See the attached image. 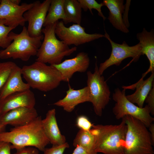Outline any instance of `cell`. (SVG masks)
Returning <instances> with one entry per match:
<instances>
[{"label":"cell","mask_w":154,"mask_h":154,"mask_svg":"<svg viewBox=\"0 0 154 154\" xmlns=\"http://www.w3.org/2000/svg\"><path fill=\"white\" fill-rule=\"evenodd\" d=\"M105 37L108 40L111 44L112 51L109 57L101 63L98 67V71L101 75L110 66L113 65L119 66L122 61L126 58L131 57L134 62H136L143 55L142 47L140 43L132 46H129L125 41L122 44H118L111 39L105 31Z\"/></svg>","instance_id":"9c48e42d"},{"label":"cell","mask_w":154,"mask_h":154,"mask_svg":"<svg viewBox=\"0 0 154 154\" xmlns=\"http://www.w3.org/2000/svg\"><path fill=\"white\" fill-rule=\"evenodd\" d=\"M144 77L142 78L136 83L129 86H123V89L126 90L136 89L133 94L126 95L127 98L133 104H137L139 107H143L145 99L154 85V72L147 79L144 80Z\"/></svg>","instance_id":"e0dca14e"},{"label":"cell","mask_w":154,"mask_h":154,"mask_svg":"<svg viewBox=\"0 0 154 154\" xmlns=\"http://www.w3.org/2000/svg\"><path fill=\"white\" fill-rule=\"evenodd\" d=\"M51 0H46L42 2L37 1L33 6L23 14V17L28 23L27 28L29 35L37 37L42 35V27L48 11Z\"/></svg>","instance_id":"8fae6325"},{"label":"cell","mask_w":154,"mask_h":154,"mask_svg":"<svg viewBox=\"0 0 154 154\" xmlns=\"http://www.w3.org/2000/svg\"><path fill=\"white\" fill-rule=\"evenodd\" d=\"M42 122L44 131L50 143L52 145H60L66 142L65 136L62 134L58 127L55 109L48 111Z\"/></svg>","instance_id":"ac0fdd59"},{"label":"cell","mask_w":154,"mask_h":154,"mask_svg":"<svg viewBox=\"0 0 154 154\" xmlns=\"http://www.w3.org/2000/svg\"><path fill=\"white\" fill-rule=\"evenodd\" d=\"M64 7L67 23L72 22L80 25L82 9L78 0H64Z\"/></svg>","instance_id":"cb8c5ba5"},{"label":"cell","mask_w":154,"mask_h":154,"mask_svg":"<svg viewBox=\"0 0 154 154\" xmlns=\"http://www.w3.org/2000/svg\"><path fill=\"white\" fill-rule=\"evenodd\" d=\"M18 66L11 61L0 62V90Z\"/></svg>","instance_id":"d4e9b609"},{"label":"cell","mask_w":154,"mask_h":154,"mask_svg":"<svg viewBox=\"0 0 154 154\" xmlns=\"http://www.w3.org/2000/svg\"><path fill=\"white\" fill-rule=\"evenodd\" d=\"M5 20L0 19V47L3 49L7 47L13 41L9 35L10 33L15 28L5 25Z\"/></svg>","instance_id":"484cf974"},{"label":"cell","mask_w":154,"mask_h":154,"mask_svg":"<svg viewBox=\"0 0 154 154\" xmlns=\"http://www.w3.org/2000/svg\"><path fill=\"white\" fill-rule=\"evenodd\" d=\"M9 35L13 42L6 48L0 50L1 59L12 58L27 61L31 56H36L44 38L43 35L37 37L30 36L25 26L20 33L11 31Z\"/></svg>","instance_id":"8992f818"},{"label":"cell","mask_w":154,"mask_h":154,"mask_svg":"<svg viewBox=\"0 0 154 154\" xmlns=\"http://www.w3.org/2000/svg\"><path fill=\"white\" fill-rule=\"evenodd\" d=\"M152 141L153 143L154 144V124L152 123L148 127Z\"/></svg>","instance_id":"836d02e7"},{"label":"cell","mask_w":154,"mask_h":154,"mask_svg":"<svg viewBox=\"0 0 154 154\" xmlns=\"http://www.w3.org/2000/svg\"><path fill=\"white\" fill-rule=\"evenodd\" d=\"M117 125H93L95 149L98 153L123 154L127 126L123 119Z\"/></svg>","instance_id":"7a4b0ae2"},{"label":"cell","mask_w":154,"mask_h":154,"mask_svg":"<svg viewBox=\"0 0 154 154\" xmlns=\"http://www.w3.org/2000/svg\"><path fill=\"white\" fill-rule=\"evenodd\" d=\"M64 0H51L43 27L53 24L60 19L63 20L64 24H67L64 9Z\"/></svg>","instance_id":"7402d4cb"},{"label":"cell","mask_w":154,"mask_h":154,"mask_svg":"<svg viewBox=\"0 0 154 154\" xmlns=\"http://www.w3.org/2000/svg\"><path fill=\"white\" fill-rule=\"evenodd\" d=\"M21 72L30 88L41 91L52 90L63 81L61 74L55 67L40 62L24 66Z\"/></svg>","instance_id":"277c9868"},{"label":"cell","mask_w":154,"mask_h":154,"mask_svg":"<svg viewBox=\"0 0 154 154\" xmlns=\"http://www.w3.org/2000/svg\"><path fill=\"white\" fill-rule=\"evenodd\" d=\"M3 129L1 127V124H0V132H2V131L3 130Z\"/></svg>","instance_id":"d590c367"},{"label":"cell","mask_w":154,"mask_h":154,"mask_svg":"<svg viewBox=\"0 0 154 154\" xmlns=\"http://www.w3.org/2000/svg\"><path fill=\"white\" fill-rule=\"evenodd\" d=\"M122 118L127 126L123 154H154V144L145 125L129 116Z\"/></svg>","instance_id":"3957f363"},{"label":"cell","mask_w":154,"mask_h":154,"mask_svg":"<svg viewBox=\"0 0 154 154\" xmlns=\"http://www.w3.org/2000/svg\"><path fill=\"white\" fill-rule=\"evenodd\" d=\"M86 102H90L89 91L87 86L77 90L69 86L66 96L54 103L53 105L62 107L66 112H70L77 105Z\"/></svg>","instance_id":"2e32d148"},{"label":"cell","mask_w":154,"mask_h":154,"mask_svg":"<svg viewBox=\"0 0 154 154\" xmlns=\"http://www.w3.org/2000/svg\"><path fill=\"white\" fill-rule=\"evenodd\" d=\"M11 144L9 143L0 141V154H11Z\"/></svg>","instance_id":"1f68e13d"},{"label":"cell","mask_w":154,"mask_h":154,"mask_svg":"<svg viewBox=\"0 0 154 154\" xmlns=\"http://www.w3.org/2000/svg\"><path fill=\"white\" fill-rule=\"evenodd\" d=\"M40 116L24 125L14 127L8 132H0V141L9 143L11 149L32 146L43 151L50 143L44 131Z\"/></svg>","instance_id":"6da1fadb"},{"label":"cell","mask_w":154,"mask_h":154,"mask_svg":"<svg viewBox=\"0 0 154 154\" xmlns=\"http://www.w3.org/2000/svg\"><path fill=\"white\" fill-rule=\"evenodd\" d=\"M55 32L56 35L66 44L78 46L98 38L105 37L100 33L88 34L80 25L74 24L68 27H66L62 21L56 23Z\"/></svg>","instance_id":"30bf717a"},{"label":"cell","mask_w":154,"mask_h":154,"mask_svg":"<svg viewBox=\"0 0 154 154\" xmlns=\"http://www.w3.org/2000/svg\"><path fill=\"white\" fill-rule=\"evenodd\" d=\"M10 1L13 4L19 5L21 1L20 0H10Z\"/></svg>","instance_id":"e575fe53"},{"label":"cell","mask_w":154,"mask_h":154,"mask_svg":"<svg viewBox=\"0 0 154 154\" xmlns=\"http://www.w3.org/2000/svg\"><path fill=\"white\" fill-rule=\"evenodd\" d=\"M145 102L150 110L151 114L154 115V85H153L147 96Z\"/></svg>","instance_id":"f546056e"},{"label":"cell","mask_w":154,"mask_h":154,"mask_svg":"<svg viewBox=\"0 0 154 154\" xmlns=\"http://www.w3.org/2000/svg\"><path fill=\"white\" fill-rule=\"evenodd\" d=\"M82 9L86 11L88 9L93 15L92 9H96L98 12V15L101 17L104 20H105L106 17L104 15L102 11L101 8L103 6L102 3H98L95 0H78Z\"/></svg>","instance_id":"4316f807"},{"label":"cell","mask_w":154,"mask_h":154,"mask_svg":"<svg viewBox=\"0 0 154 154\" xmlns=\"http://www.w3.org/2000/svg\"><path fill=\"white\" fill-rule=\"evenodd\" d=\"M76 125L80 129L89 131L92 128L93 124L88 117L84 115L79 116L77 118Z\"/></svg>","instance_id":"83f0119b"},{"label":"cell","mask_w":154,"mask_h":154,"mask_svg":"<svg viewBox=\"0 0 154 154\" xmlns=\"http://www.w3.org/2000/svg\"><path fill=\"white\" fill-rule=\"evenodd\" d=\"M33 3H22L17 5L10 0H1L0 5V19L5 20V25L15 28L19 25L24 26L26 22L24 13L31 8Z\"/></svg>","instance_id":"7c38bea8"},{"label":"cell","mask_w":154,"mask_h":154,"mask_svg":"<svg viewBox=\"0 0 154 154\" xmlns=\"http://www.w3.org/2000/svg\"><path fill=\"white\" fill-rule=\"evenodd\" d=\"M112 98L116 102L112 111L117 119L129 116L140 121L147 128L153 123L154 118L151 115L148 106L147 105L144 107H139L129 101L126 97L125 90L115 89Z\"/></svg>","instance_id":"52a82bcc"},{"label":"cell","mask_w":154,"mask_h":154,"mask_svg":"<svg viewBox=\"0 0 154 154\" xmlns=\"http://www.w3.org/2000/svg\"><path fill=\"white\" fill-rule=\"evenodd\" d=\"M90 62L88 54L82 52L78 53L73 58L65 60L58 64L51 65L60 72L63 81L68 82L74 73L85 72L88 68Z\"/></svg>","instance_id":"4fadbf2b"},{"label":"cell","mask_w":154,"mask_h":154,"mask_svg":"<svg viewBox=\"0 0 154 154\" xmlns=\"http://www.w3.org/2000/svg\"><path fill=\"white\" fill-rule=\"evenodd\" d=\"M21 75V68L18 66L0 90V101L13 93L30 89L29 84L23 80Z\"/></svg>","instance_id":"ffe728a7"},{"label":"cell","mask_w":154,"mask_h":154,"mask_svg":"<svg viewBox=\"0 0 154 154\" xmlns=\"http://www.w3.org/2000/svg\"><path fill=\"white\" fill-rule=\"evenodd\" d=\"M1 0H0V5L1 4Z\"/></svg>","instance_id":"8d00e7d4"},{"label":"cell","mask_w":154,"mask_h":154,"mask_svg":"<svg viewBox=\"0 0 154 154\" xmlns=\"http://www.w3.org/2000/svg\"><path fill=\"white\" fill-rule=\"evenodd\" d=\"M87 74V86L89 91L90 102L95 114L101 116L103 110L110 101V91L104 77L99 72L97 62L94 72L88 71Z\"/></svg>","instance_id":"ba28073f"},{"label":"cell","mask_w":154,"mask_h":154,"mask_svg":"<svg viewBox=\"0 0 154 154\" xmlns=\"http://www.w3.org/2000/svg\"><path fill=\"white\" fill-rule=\"evenodd\" d=\"M56 23L42 29L43 40L38 51L36 61L50 65L58 64L62 62L64 57L70 55L76 50V47L70 48L56 38L55 32Z\"/></svg>","instance_id":"5b68a950"},{"label":"cell","mask_w":154,"mask_h":154,"mask_svg":"<svg viewBox=\"0 0 154 154\" xmlns=\"http://www.w3.org/2000/svg\"><path fill=\"white\" fill-rule=\"evenodd\" d=\"M95 137L91 130L85 131L80 129L73 140V145L76 147H82L89 154H98L95 149Z\"/></svg>","instance_id":"603a6c76"},{"label":"cell","mask_w":154,"mask_h":154,"mask_svg":"<svg viewBox=\"0 0 154 154\" xmlns=\"http://www.w3.org/2000/svg\"><path fill=\"white\" fill-rule=\"evenodd\" d=\"M72 154H89L81 146L77 145Z\"/></svg>","instance_id":"d6a6232c"},{"label":"cell","mask_w":154,"mask_h":154,"mask_svg":"<svg viewBox=\"0 0 154 154\" xmlns=\"http://www.w3.org/2000/svg\"><path fill=\"white\" fill-rule=\"evenodd\" d=\"M69 147V145L67 142L61 145H52L50 148H45L43 154H63L65 149Z\"/></svg>","instance_id":"f1b7e54d"},{"label":"cell","mask_w":154,"mask_h":154,"mask_svg":"<svg viewBox=\"0 0 154 154\" xmlns=\"http://www.w3.org/2000/svg\"><path fill=\"white\" fill-rule=\"evenodd\" d=\"M38 116L34 107L19 108L0 115V124L3 129L7 125L20 126L30 122Z\"/></svg>","instance_id":"5bb4252c"},{"label":"cell","mask_w":154,"mask_h":154,"mask_svg":"<svg viewBox=\"0 0 154 154\" xmlns=\"http://www.w3.org/2000/svg\"><path fill=\"white\" fill-rule=\"evenodd\" d=\"M102 3L109 11L108 19L114 27L124 33L129 30L125 25L122 17L125 6L123 0H104Z\"/></svg>","instance_id":"d6986e66"},{"label":"cell","mask_w":154,"mask_h":154,"mask_svg":"<svg viewBox=\"0 0 154 154\" xmlns=\"http://www.w3.org/2000/svg\"><path fill=\"white\" fill-rule=\"evenodd\" d=\"M137 38L142 47L143 55L145 54L148 59L150 64L148 70L145 73L154 72V31L151 29L148 31L143 28L141 32L137 33Z\"/></svg>","instance_id":"44dd1931"},{"label":"cell","mask_w":154,"mask_h":154,"mask_svg":"<svg viewBox=\"0 0 154 154\" xmlns=\"http://www.w3.org/2000/svg\"><path fill=\"white\" fill-rule=\"evenodd\" d=\"M36 100L31 90L16 92L0 101V115L14 109L20 107L34 108Z\"/></svg>","instance_id":"9a60e30c"},{"label":"cell","mask_w":154,"mask_h":154,"mask_svg":"<svg viewBox=\"0 0 154 154\" xmlns=\"http://www.w3.org/2000/svg\"><path fill=\"white\" fill-rule=\"evenodd\" d=\"M16 150L13 154H39L38 149L35 147H26Z\"/></svg>","instance_id":"4dcf8cb0"}]
</instances>
